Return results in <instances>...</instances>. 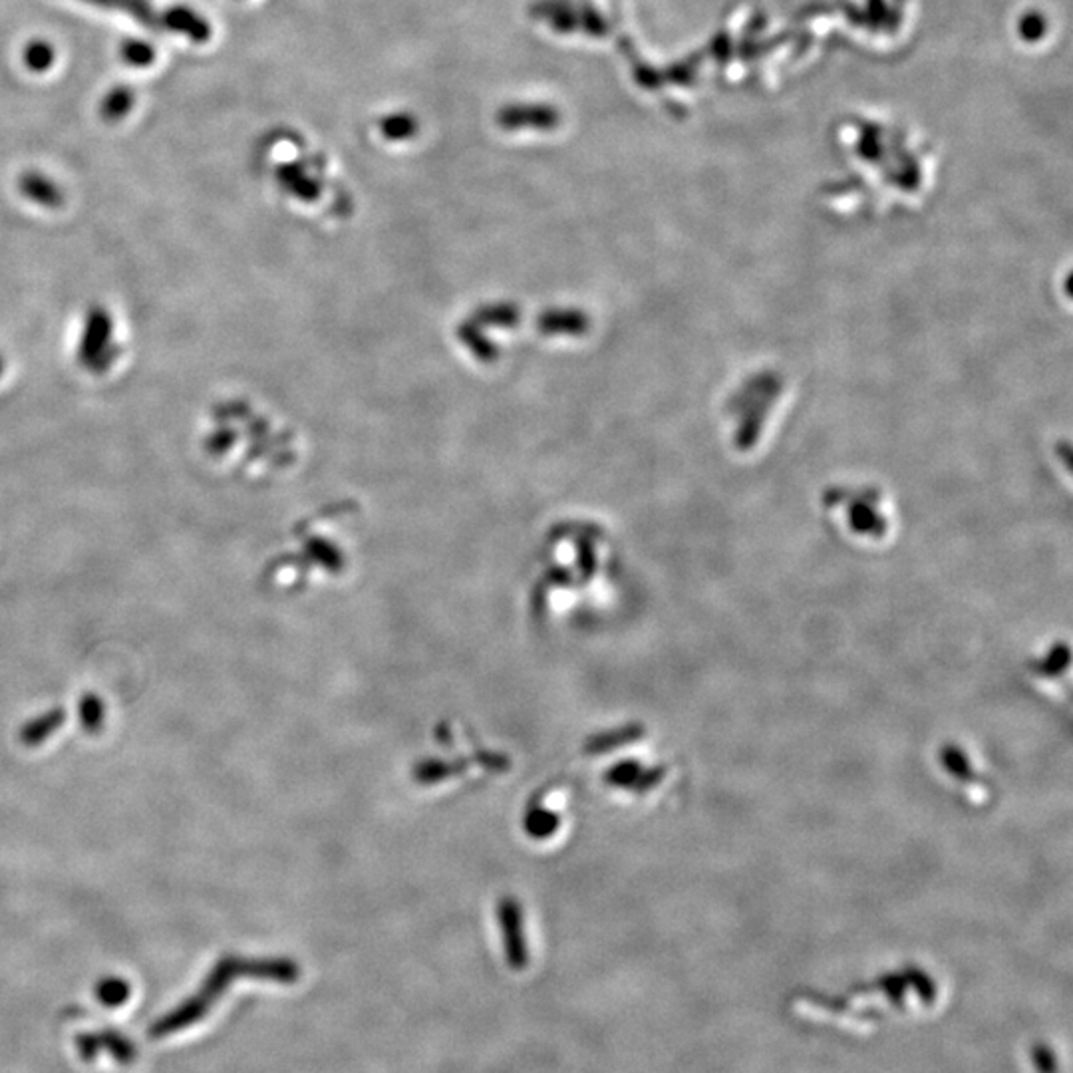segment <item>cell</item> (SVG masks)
Returning a JSON list of instances; mask_svg holds the SVG:
<instances>
[{"instance_id":"6da1fadb","label":"cell","mask_w":1073,"mask_h":1073,"mask_svg":"<svg viewBox=\"0 0 1073 1073\" xmlns=\"http://www.w3.org/2000/svg\"><path fill=\"white\" fill-rule=\"evenodd\" d=\"M84 2L98 4L104 9H118L121 12H128V14H131V19H138L147 27L169 28L177 35L192 38L193 42H197L205 35V28H207L205 20L189 9H174L166 14H157L154 7L146 0H84Z\"/></svg>"},{"instance_id":"7a4b0ae2","label":"cell","mask_w":1073,"mask_h":1073,"mask_svg":"<svg viewBox=\"0 0 1073 1073\" xmlns=\"http://www.w3.org/2000/svg\"><path fill=\"white\" fill-rule=\"evenodd\" d=\"M134 106V94L126 88H118L108 94V98L101 104V116L108 121H118L124 118Z\"/></svg>"},{"instance_id":"3957f363","label":"cell","mask_w":1073,"mask_h":1073,"mask_svg":"<svg viewBox=\"0 0 1073 1073\" xmlns=\"http://www.w3.org/2000/svg\"><path fill=\"white\" fill-rule=\"evenodd\" d=\"M55 48L47 42H32L25 50L27 66L35 72H47L48 68H52V65H55Z\"/></svg>"},{"instance_id":"277c9868","label":"cell","mask_w":1073,"mask_h":1073,"mask_svg":"<svg viewBox=\"0 0 1073 1073\" xmlns=\"http://www.w3.org/2000/svg\"><path fill=\"white\" fill-rule=\"evenodd\" d=\"M121 56H124V60H126L129 66H149L154 62L156 52H154V47L144 45V42H139V40H131V42H126L124 48H121Z\"/></svg>"},{"instance_id":"5b68a950","label":"cell","mask_w":1073,"mask_h":1073,"mask_svg":"<svg viewBox=\"0 0 1073 1073\" xmlns=\"http://www.w3.org/2000/svg\"><path fill=\"white\" fill-rule=\"evenodd\" d=\"M22 189H25L28 195H32L38 202L55 203V187L48 184L47 179H42V177H27V179L22 182Z\"/></svg>"},{"instance_id":"8992f818","label":"cell","mask_w":1073,"mask_h":1073,"mask_svg":"<svg viewBox=\"0 0 1073 1073\" xmlns=\"http://www.w3.org/2000/svg\"><path fill=\"white\" fill-rule=\"evenodd\" d=\"M119 986H121V984H110V986H106V988L101 991V1001L106 1002V1004H121L126 992H124V988H119Z\"/></svg>"}]
</instances>
